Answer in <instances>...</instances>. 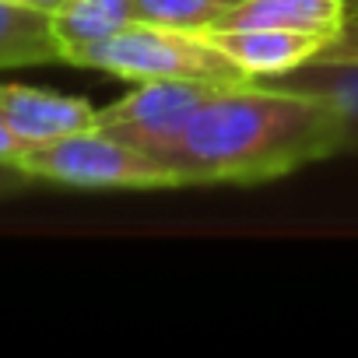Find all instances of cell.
Here are the masks:
<instances>
[{
    "mask_svg": "<svg viewBox=\"0 0 358 358\" xmlns=\"http://www.w3.org/2000/svg\"><path fill=\"white\" fill-rule=\"evenodd\" d=\"M334 155H344V127L323 99L257 81L218 88L176 141L155 151L183 190L267 183Z\"/></svg>",
    "mask_w": 358,
    "mask_h": 358,
    "instance_id": "obj_1",
    "label": "cell"
},
{
    "mask_svg": "<svg viewBox=\"0 0 358 358\" xmlns=\"http://www.w3.org/2000/svg\"><path fill=\"white\" fill-rule=\"evenodd\" d=\"M67 64L92 67L120 81H208V85H246L250 74L204 32L162 29L130 22L109 39L78 50Z\"/></svg>",
    "mask_w": 358,
    "mask_h": 358,
    "instance_id": "obj_2",
    "label": "cell"
},
{
    "mask_svg": "<svg viewBox=\"0 0 358 358\" xmlns=\"http://www.w3.org/2000/svg\"><path fill=\"white\" fill-rule=\"evenodd\" d=\"M18 169L36 183L74 190H183L162 158L102 127L29 144L18 158Z\"/></svg>",
    "mask_w": 358,
    "mask_h": 358,
    "instance_id": "obj_3",
    "label": "cell"
},
{
    "mask_svg": "<svg viewBox=\"0 0 358 358\" xmlns=\"http://www.w3.org/2000/svg\"><path fill=\"white\" fill-rule=\"evenodd\" d=\"M229 85H208V81H141L134 85L130 95L116 99L113 106L99 109L102 130L144 148V151H162L169 141L179 137L190 123V116L218 92Z\"/></svg>",
    "mask_w": 358,
    "mask_h": 358,
    "instance_id": "obj_4",
    "label": "cell"
},
{
    "mask_svg": "<svg viewBox=\"0 0 358 358\" xmlns=\"http://www.w3.org/2000/svg\"><path fill=\"white\" fill-rule=\"evenodd\" d=\"M0 113L11 130L29 144H46L99 123V109L88 99L32 88V85H0Z\"/></svg>",
    "mask_w": 358,
    "mask_h": 358,
    "instance_id": "obj_5",
    "label": "cell"
},
{
    "mask_svg": "<svg viewBox=\"0 0 358 358\" xmlns=\"http://www.w3.org/2000/svg\"><path fill=\"white\" fill-rule=\"evenodd\" d=\"M215 46H222L246 74L253 78H278L327 50L323 36L292 32V29H211L204 32Z\"/></svg>",
    "mask_w": 358,
    "mask_h": 358,
    "instance_id": "obj_6",
    "label": "cell"
},
{
    "mask_svg": "<svg viewBox=\"0 0 358 358\" xmlns=\"http://www.w3.org/2000/svg\"><path fill=\"white\" fill-rule=\"evenodd\" d=\"M348 18L344 0H232L215 29H292L330 43Z\"/></svg>",
    "mask_w": 358,
    "mask_h": 358,
    "instance_id": "obj_7",
    "label": "cell"
},
{
    "mask_svg": "<svg viewBox=\"0 0 358 358\" xmlns=\"http://www.w3.org/2000/svg\"><path fill=\"white\" fill-rule=\"evenodd\" d=\"M253 81L267 85V88H285V92H302V95L323 99L344 127V155L358 151V60L316 57L288 74L253 78Z\"/></svg>",
    "mask_w": 358,
    "mask_h": 358,
    "instance_id": "obj_8",
    "label": "cell"
},
{
    "mask_svg": "<svg viewBox=\"0 0 358 358\" xmlns=\"http://www.w3.org/2000/svg\"><path fill=\"white\" fill-rule=\"evenodd\" d=\"M53 36L60 46V60L67 64L78 50L116 36L134 18V0H67V4L50 15Z\"/></svg>",
    "mask_w": 358,
    "mask_h": 358,
    "instance_id": "obj_9",
    "label": "cell"
},
{
    "mask_svg": "<svg viewBox=\"0 0 358 358\" xmlns=\"http://www.w3.org/2000/svg\"><path fill=\"white\" fill-rule=\"evenodd\" d=\"M53 60H60V46L50 15L22 8L15 0H0V71Z\"/></svg>",
    "mask_w": 358,
    "mask_h": 358,
    "instance_id": "obj_10",
    "label": "cell"
},
{
    "mask_svg": "<svg viewBox=\"0 0 358 358\" xmlns=\"http://www.w3.org/2000/svg\"><path fill=\"white\" fill-rule=\"evenodd\" d=\"M232 0H134V18L162 29L208 32Z\"/></svg>",
    "mask_w": 358,
    "mask_h": 358,
    "instance_id": "obj_11",
    "label": "cell"
},
{
    "mask_svg": "<svg viewBox=\"0 0 358 358\" xmlns=\"http://www.w3.org/2000/svg\"><path fill=\"white\" fill-rule=\"evenodd\" d=\"M320 57H330V60H358V15L348 18V25L327 43V50Z\"/></svg>",
    "mask_w": 358,
    "mask_h": 358,
    "instance_id": "obj_12",
    "label": "cell"
},
{
    "mask_svg": "<svg viewBox=\"0 0 358 358\" xmlns=\"http://www.w3.org/2000/svg\"><path fill=\"white\" fill-rule=\"evenodd\" d=\"M32 183H36V179H32L29 172H22L18 165H4V162H0V201L22 194V190L32 187Z\"/></svg>",
    "mask_w": 358,
    "mask_h": 358,
    "instance_id": "obj_13",
    "label": "cell"
},
{
    "mask_svg": "<svg viewBox=\"0 0 358 358\" xmlns=\"http://www.w3.org/2000/svg\"><path fill=\"white\" fill-rule=\"evenodd\" d=\"M22 151H25V141L11 130V123L4 120V113H0V162H4V165H18Z\"/></svg>",
    "mask_w": 358,
    "mask_h": 358,
    "instance_id": "obj_14",
    "label": "cell"
},
{
    "mask_svg": "<svg viewBox=\"0 0 358 358\" xmlns=\"http://www.w3.org/2000/svg\"><path fill=\"white\" fill-rule=\"evenodd\" d=\"M15 4H22V8H32V11H43V15H57L67 0H15Z\"/></svg>",
    "mask_w": 358,
    "mask_h": 358,
    "instance_id": "obj_15",
    "label": "cell"
},
{
    "mask_svg": "<svg viewBox=\"0 0 358 358\" xmlns=\"http://www.w3.org/2000/svg\"><path fill=\"white\" fill-rule=\"evenodd\" d=\"M344 8H348V15L355 18V15H358V0H344Z\"/></svg>",
    "mask_w": 358,
    "mask_h": 358,
    "instance_id": "obj_16",
    "label": "cell"
}]
</instances>
